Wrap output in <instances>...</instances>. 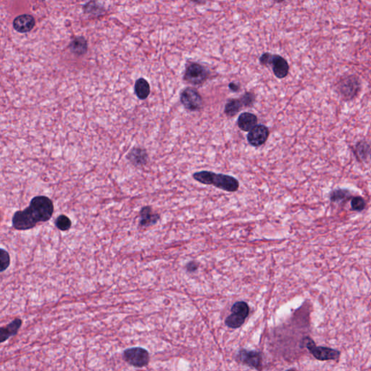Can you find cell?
<instances>
[{
    "label": "cell",
    "mask_w": 371,
    "mask_h": 371,
    "mask_svg": "<svg viewBox=\"0 0 371 371\" xmlns=\"http://www.w3.org/2000/svg\"><path fill=\"white\" fill-rule=\"evenodd\" d=\"M194 179L200 184L213 185L228 192H235L239 188V182L234 176L223 173H216L208 171L195 173Z\"/></svg>",
    "instance_id": "obj_1"
},
{
    "label": "cell",
    "mask_w": 371,
    "mask_h": 371,
    "mask_svg": "<svg viewBox=\"0 0 371 371\" xmlns=\"http://www.w3.org/2000/svg\"><path fill=\"white\" fill-rule=\"evenodd\" d=\"M26 210L36 223L47 222L50 220L54 213V204L48 197L36 196L31 199Z\"/></svg>",
    "instance_id": "obj_2"
},
{
    "label": "cell",
    "mask_w": 371,
    "mask_h": 371,
    "mask_svg": "<svg viewBox=\"0 0 371 371\" xmlns=\"http://www.w3.org/2000/svg\"><path fill=\"white\" fill-rule=\"evenodd\" d=\"M259 61L265 67L271 66L274 75L278 78H284L289 74V66L287 60L278 54L264 53L259 59Z\"/></svg>",
    "instance_id": "obj_3"
},
{
    "label": "cell",
    "mask_w": 371,
    "mask_h": 371,
    "mask_svg": "<svg viewBox=\"0 0 371 371\" xmlns=\"http://www.w3.org/2000/svg\"><path fill=\"white\" fill-rule=\"evenodd\" d=\"M210 73L199 63H192L186 66L184 80L194 86H200L207 81Z\"/></svg>",
    "instance_id": "obj_4"
},
{
    "label": "cell",
    "mask_w": 371,
    "mask_h": 371,
    "mask_svg": "<svg viewBox=\"0 0 371 371\" xmlns=\"http://www.w3.org/2000/svg\"><path fill=\"white\" fill-rule=\"evenodd\" d=\"M180 101L186 110L198 111L203 106L202 96L195 88L187 87L181 92Z\"/></svg>",
    "instance_id": "obj_5"
},
{
    "label": "cell",
    "mask_w": 371,
    "mask_h": 371,
    "mask_svg": "<svg viewBox=\"0 0 371 371\" xmlns=\"http://www.w3.org/2000/svg\"><path fill=\"white\" fill-rule=\"evenodd\" d=\"M125 362L136 368H143L149 363V354L147 349L142 347H133L125 349L124 352Z\"/></svg>",
    "instance_id": "obj_6"
},
{
    "label": "cell",
    "mask_w": 371,
    "mask_h": 371,
    "mask_svg": "<svg viewBox=\"0 0 371 371\" xmlns=\"http://www.w3.org/2000/svg\"><path fill=\"white\" fill-rule=\"evenodd\" d=\"M303 342L306 347L312 354L319 360H337L340 355V352L331 348L316 346L313 339L309 337L304 338Z\"/></svg>",
    "instance_id": "obj_7"
},
{
    "label": "cell",
    "mask_w": 371,
    "mask_h": 371,
    "mask_svg": "<svg viewBox=\"0 0 371 371\" xmlns=\"http://www.w3.org/2000/svg\"><path fill=\"white\" fill-rule=\"evenodd\" d=\"M360 89L358 79L354 76L344 78L339 85V92L342 97L346 99H351L357 95Z\"/></svg>",
    "instance_id": "obj_8"
},
{
    "label": "cell",
    "mask_w": 371,
    "mask_h": 371,
    "mask_svg": "<svg viewBox=\"0 0 371 371\" xmlns=\"http://www.w3.org/2000/svg\"><path fill=\"white\" fill-rule=\"evenodd\" d=\"M269 134L270 132H269V128L266 125L260 124V125H256L253 129L249 131V134L247 136V139L249 145L254 148H258L266 143V141L269 139Z\"/></svg>",
    "instance_id": "obj_9"
},
{
    "label": "cell",
    "mask_w": 371,
    "mask_h": 371,
    "mask_svg": "<svg viewBox=\"0 0 371 371\" xmlns=\"http://www.w3.org/2000/svg\"><path fill=\"white\" fill-rule=\"evenodd\" d=\"M12 222H13V226L14 228L19 231L31 229L37 224L30 216L26 208L25 210L16 212L13 216Z\"/></svg>",
    "instance_id": "obj_10"
},
{
    "label": "cell",
    "mask_w": 371,
    "mask_h": 371,
    "mask_svg": "<svg viewBox=\"0 0 371 371\" xmlns=\"http://www.w3.org/2000/svg\"><path fill=\"white\" fill-rule=\"evenodd\" d=\"M238 357H239V360H240V361L242 362L244 364L254 368L257 370L260 369L262 366L263 358H262L261 354L260 352H256V351L241 349L239 354H238Z\"/></svg>",
    "instance_id": "obj_11"
},
{
    "label": "cell",
    "mask_w": 371,
    "mask_h": 371,
    "mask_svg": "<svg viewBox=\"0 0 371 371\" xmlns=\"http://www.w3.org/2000/svg\"><path fill=\"white\" fill-rule=\"evenodd\" d=\"M139 226L148 228L158 222L160 216L153 212L150 206H145L139 212Z\"/></svg>",
    "instance_id": "obj_12"
},
{
    "label": "cell",
    "mask_w": 371,
    "mask_h": 371,
    "mask_svg": "<svg viewBox=\"0 0 371 371\" xmlns=\"http://www.w3.org/2000/svg\"><path fill=\"white\" fill-rule=\"evenodd\" d=\"M35 25V20L30 15H21L13 21V28L19 33H27L33 29Z\"/></svg>",
    "instance_id": "obj_13"
},
{
    "label": "cell",
    "mask_w": 371,
    "mask_h": 371,
    "mask_svg": "<svg viewBox=\"0 0 371 371\" xmlns=\"http://www.w3.org/2000/svg\"><path fill=\"white\" fill-rule=\"evenodd\" d=\"M257 116L253 113H242L239 116L237 120V125L239 128L243 131H250L253 129L254 127L257 125Z\"/></svg>",
    "instance_id": "obj_14"
},
{
    "label": "cell",
    "mask_w": 371,
    "mask_h": 371,
    "mask_svg": "<svg viewBox=\"0 0 371 371\" xmlns=\"http://www.w3.org/2000/svg\"><path fill=\"white\" fill-rule=\"evenodd\" d=\"M21 325H22V321L20 319H16L10 323L7 324L5 327H1L0 328V342L3 343L9 338L16 335Z\"/></svg>",
    "instance_id": "obj_15"
},
{
    "label": "cell",
    "mask_w": 371,
    "mask_h": 371,
    "mask_svg": "<svg viewBox=\"0 0 371 371\" xmlns=\"http://www.w3.org/2000/svg\"><path fill=\"white\" fill-rule=\"evenodd\" d=\"M128 159L136 167L143 166L148 163V154L145 149L134 148L128 154Z\"/></svg>",
    "instance_id": "obj_16"
},
{
    "label": "cell",
    "mask_w": 371,
    "mask_h": 371,
    "mask_svg": "<svg viewBox=\"0 0 371 371\" xmlns=\"http://www.w3.org/2000/svg\"><path fill=\"white\" fill-rule=\"evenodd\" d=\"M134 91L137 98L140 99H145L148 98L150 93V86L145 78H139L136 81Z\"/></svg>",
    "instance_id": "obj_17"
},
{
    "label": "cell",
    "mask_w": 371,
    "mask_h": 371,
    "mask_svg": "<svg viewBox=\"0 0 371 371\" xmlns=\"http://www.w3.org/2000/svg\"><path fill=\"white\" fill-rule=\"evenodd\" d=\"M70 49L78 55H82L87 51V42L83 36L75 37L70 45Z\"/></svg>",
    "instance_id": "obj_18"
},
{
    "label": "cell",
    "mask_w": 371,
    "mask_h": 371,
    "mask_svg": "<svg viewBox=\"0 0 371 371\" xmlns=\"http://www.w3.org/2000/svg\"><path fill=\"white\" fill-rule=\"evenodd\" d=\"M244 107L240 99H230L227 101L224 109V113L228 117L236 116Z\"/></svg>",
    "instance_id": "obj_19"
},
{
    "label": "cell",
    "mask_w": 371,
    "mask_h": 371,
    "mask_svg": "<svg viewBox=\"0 0 371 371\" xmlns=\"http://www.w3.org/2000/svg\"><path fill=\"white\" fill-rule=\"evenodd\" d=\"M245 318L239 315L232 313L226 318L225 321V325L231 328H238L243 325L245 321Z\"/></svg>",
    "instance_id": "obj_20"
},
{
    "label": "cell",
    "mask_w": 371,
    "mask_h": 371,
    "mask_svg": "<svg viewBox=\"0 0 371 371\" xmlns=\"http://www.w3.org/2000/svg\"><path fill=\"white\" fill-rule=\"evenodd\" d=\"M231 313L243 316L244 318L247 319L249 313V305L244 301L236 302L231 307Z\"/></svg>",
    "instance_id": "obj_21"
},
{
    "label": "cell",
    "mask_w": 371,
    "mask_h": 371,
    "mask_svg": "<svg viewBox=\"0 0 371 371\" xmlns=\"http://www.w3.org/2000/svg\"><path fill=\"white\" fill-rule=\"evenodd\" d=\"M55 225L59 230L62 231H68L71 228L72 223L68 216L61 215L55 221Z\"/></svg>",
    "instance_id": "obj_22"
},
{
    "label": "cell",
    "mask_w": 371,
    "mask_h": 371,
    "mask_svg": "<svg viewBox=\"0 0 371 371\" xmlns=\"http://www.w3.org/2000/svg\"><path fill=\"white\" fill-rule=\"evenodd\" d=\"M244 107H249L253 106L255 101V95L252 92H245L242 98H239Z\"/></svg>",
    "instance_id": "obj_23"
},
{
    "label": "cell",
    "mask_w": 371,
    "mask_h": 371,
    "mask_svg": "<svg viewBox=\"0 0 371 371\" xmlns=\"http://www.w3.org/2000/svg\"><path fill=\"white\" fill-rule=\"evenodd\" d=\"M0 257H1V271L3 272L5 270H7V268L10 266V257L9 255L8 252L7 251L4 250V249L1 248L0 249Z\"/></svg>",
    "instance_id": "obj_24"
},
{
    "label": "cell",
    "mask_w": 371,
    "mask_h": 371,
    "mask_svg": "<svg viewBox=\"0 0 371 371\" xmlns=\"http://www.w3.org/2000/svg\"><path fill=\"white\" fill-rule=\"evenodd\" d=\"M352 209L355 211H362L364 210L366 207V202H365L364 199L362 198L361 197H356L352 199Z\"/></svg>",
    "instance_id": "obj_25"
},
{
    "label": "cell",
    "mask_w": 371,
    "mask_h": 371,
    "mask_svg": "<svg viewBox=\"0 0 371 371\" xmlns=\"http://www.w3.org/2000/svg\"><path fill=\"white\" fill-rule=\"evenodd\" d=\"M347 191L345 190H336L331 194V198L332 201H339L343 199L346 198L347 195Z\"/></svg>",
    "instance_id": "obj_26"
},
{
    "label": "cell",
    "mask_w": 371,
    "mask_h": 371,
    "mask_svg": "<svg viewBox=\"0 0 371 371\" xmlns=\"http://www.w3.org/2000/svg\"><path fill=\"white\" fill-rule=\"evenodd\" d=\"M198 268H199V265L195 261L189 262L186 266V271L189 272H195V271L198 270Z\"/></svg>",
    "instance_id": "obj_27"
},
{
    "label": "cell",
    "mask_w": 371,
    "mask_h": 371,
    "mask_svg": "<svg viewBox=\"0 0 371 371\" xmlns=\"http://www.w3.org/2000/svg\"><path fill=\"white\" fill-rule=\"evenodd\" d=\"M228 87L231 89L232 92H239L240 89V86L239 84H236L235 82H231L228 84Z\"/></svg>",
    "instance_id": "obj_28"
},
{
    "label": "cell",
    "mask_w": 371,
    "mask_h": 371,
    "mask_svg": "<svg viewBox=\"0 0 371 371\" xmlns=\"http://www.w3.org/2000/svg\"><path fill=\"white\" fill-rule=\"evenodd\" d=\"M287 371H297L295 370V369H289V370H287Z\"/></svg>",
    "instance_id": "obj_29"
}]
</instances>
